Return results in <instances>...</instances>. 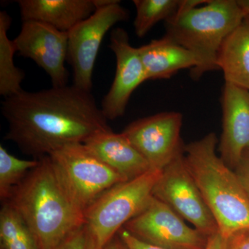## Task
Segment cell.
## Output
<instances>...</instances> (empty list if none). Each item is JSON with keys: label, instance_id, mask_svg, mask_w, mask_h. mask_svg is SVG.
Returning <instances> with one entry per match:
<instances>
[{"label": "cell", "instance_id": "obj_1", "mask_svg": "<svg viewBox=\"0 0 249 249\" xmlns=\"http://www.w3.org/2000/svg\"><path fill=\"white\" fill-rule=\"evenodd\" d=\"M1 112L8 123L5 139L34 160L111 129L91 92L73 85L22 90L5 98Z\"/></svg>", "mask_w": 249, "mask_h": 249}, {"label": "cell", "instance_id": "obj_2", "mask_svg": "<svg viewBox=\"0 0 249 249\" xmlns=\"http://www.w3.org/2000/svg\"><path fill=\"white\" fill-rule=\"evenodd\" d=\"M9 201L27 223L40 249H55L85 223L49 156L39 160Z\"/></svg>", "mask_w": 249, "mask_h": 249}, {"label": "cell", "instance_id": "obj_3", "mask_svg": "<svg viewBox=\"0 0 249 249\" xmlns=\"http://www.w3.org/2000/svg\"><path fill=\"white\" fill-rule=\"evenodd\" d=\"M218 139L211 132L185 145L184 160L223 237L249 228V197L235 172L217 154Z\"/></svg>", "mask_w": 249, "mask_h": 249}, {"label": "cell", "instance_id": "obj_4", "mask_svg": "<svg viewBox=\"0 0 249 249\" xmlns=\"http://www.w3.org/2000/svg\"><path fill=\"white\" fill-rule=\"evenodd\" d=\"M245 16L236 0H210L204 6L175 14L165 21V36L196 57L197 65L191 70L193 80L219 70L221 46Z\"/></svg>", "mask_w": 249, "mask_h": 249}, {"label": "cell", "instance_id": "obj_5", "mask_svg": "<svg viewBox=\"0 0 249 249\" xmlns=\"http://www.w3.org/2000/svg\"><path fill=\"white\" fill-rule=\"evenodd\" d=\"M161 170L152 169L142 176L118 183L85 211V224L98 249L106 246L126 223L146 207Z\"/></svg>", "mask_w": 249, "mask_h": 249}, {"label": "cell", "instance_id": "obj_6", "mask_svg": "<svg viewBox=\"0 0 249 249\" xmlns=\"http://www.w3.org/2000/svg\"><path fill=\"white\" fill-rule=\"evenodd\" d=\"M49 157L73 200L84 213L106 191L125 181L83 143L65 145Z\"/></svg>", "mask_w": 249, "mask_h": 249}, {"label": "cell", "instance_id": "obj_7", "mask_svg": "<svg viewBox=\"0 0 249 249\" xmlns=\"http://www.w3.org/2000/svg\"><path fill=\"white\" fill-rule=\"evenodd\" d=\"M128 18L120 1L100 0L96 11L68 33L67 61L73 69L74 86L91 92L93 67L103 38L116 24Z\"/></svg>", "mask_w": 249, "mask_h": 249}, {"label": "cell", "instance_id": "obj_8", "mask_svg": "<svg viewBox=\"0 0 249 249\" xmlns=\"http://www.w3.org/2000/svg\"><path fill=\"white\" fill-rule=\"evenodd\" d=\"M152 196L170 206L196 230L209 237L219 232L217 222L188 171L184 152L161 170Z\"/></svg>", "mask_w": 249, "mask_h": 249}, {"label": "cell", "instance_id": "obj_9", "mask_svg": "<svg viewBox=\"0 0 249 249\" xmlns=\"http://www.w3.org/2000/svg\"><path fill=\"white\" fill-rule=\"evenodd\" d=\"M123 228L139 240L168 249H205L209 238L153 196L146 207Z\"/></svg>", "mask_w": 249, "mask_h": 249}, {"label": "cell", "instance_id": "obj_10", "mask_svg": "<svg viewBox=\"0 0 249 249\" xmlns=\"http://www.w3.org/2000/svg\"><path fill=\"white\" fill-rule=\"evenodd\" d=\"M182 124L181 113L165 111L133 121L122 133L152 169L162 170L184 152L181 137Z\"/></svg>", "mask_w": 249, "mask_h": 249}, {"label": "cell", "instance_id": "obj_11", "mask_svg": "<svg viewBox=\"0 0 249 249\" xmlns=\"http://www.w3.org/2000/svg\"><path fill=\"white\" fill-rule=\"evenodd\" d=\"M68 33L37 21H24L14 44L19 55L31 59L45 70L54 88L66 86Z\"/></svg>", "mask_w": 249, "mask_h": 249}, {"label": "cell", "instance_id": "obj_12", "mask_svg": "<svg viewBox=\"0 0 249 249\" xmlns=\"http://www.w3.org/2000/svg\"><path fill=\"white\" fill-rule=\"evenodd\" d=\"M109 48L115 54V77L101 109L107 121H114L124 115L132 93L147 79L139 49L131 45L127 31L122 28L111 31Z\"/></svg>", "mask_w": 249, "mask_h": 249}, {"label": "cell", "instance_id": "obj_13", "mask_svg": "<svg viewBox=\"0 0 249 249\" xmlns=\"http://www.w3.org/2000/svg\"><path fill=\"white\" fill-rule=\"evenodd\" d=\"M222 133L220 157L232 170L249 149V89L225 83L222 96Z\"/></svg>", "mask_w": 249, "mask_h": 249}, {"label": "cell", "instance_id": "obj_14", "mask_svg": "<svg viewBox=\"0 0 249 249\" xmlns=\"http://www.w3.org/2000/svg\"><path fill=\"white\" fill-rule=\"evenodd\" d=\"M83 144L125 181L152 170L150 163L122 132L115 133L112 129L99 132L87 139Z\"/></svg>", "mask_w": 249, "mask_h": 249}, {"label": "cell", "instance_id": "obj_15", "mask_svg": "<svg viewBox=\"0 0 249 249\" xmlns=\"http://www.w3.org/2000/svg\"><path fill=\"white\" fill-rule=\"evenodd\" d=\"M21 17L69 33L97 9L100 0H19Z\"/></svg>", "mask_w": 249, "mask_h": 249}, {"label": "cell", "instance_id": "obj_16", "mask_svg": "<svg viewBox=\"0 0 249 249\" xmlns=\"http://www.w3.org/2000/svg\"><path fill=\"white\" fill-rule=\"evenodd\" d=\"M138 49L147 80L169 79L180 70L197 65L191 52L165 35Z\"/></svg>", "mask_w": 249, "mask_h": 249}, {"label": "cell", "instance_id": "obj_17", "mask_svg": "<svg viewBox=\"0 0 249 249\" xmlns=\"http://www.w3.org/2000/svg\"><path fill=\"white\" fill-rule=\"evenodd\" d=\"M217 65L225 83L249 89V15L223 42Z\"/></svg>", "mask_w": 249, "mask_h": 249}, {"label": "cell", "instance_id": "obj_18", "mask_svg": "<svg viewBox=\"0 0 249 249\" xmlns=\"http://www.w3.org/2000/svg\"><path fill=\"white\" fill-rule=\"evenodd\" d=\"M11 18L6 11L0 13V94L5 98L22 91L24 73L15 65L14 41L8 36Z\"/></svg>", "mask_w": 249, "mask_h": 249}, {"label": "cell", "instance_id": "obj_19", "mask_svg": "<svg viewBox=\"0 0 249 249\" xmlns=\"http://www.w3.org/2000/svg\"><path fill=\"white\" fill-rule=\"evenodd\" d=\"M0 249H40L27 223L9 201L0 211Z\"/></svg>", "mask_w": 249, "mask_h": 249}, {"label": "cell", "instance_id": "obj_20", "mask_svg": "<svg viewBox=\"0 0 249 249\" xmlns=\"http://www.w3.org/2000/svg\"><path fill=\"white\" fill-rule=\"evenodd\" d=\"M136 18L134 31L139 37H143L160 21L168 20L178 10V0H134Z\"/></svg>", "mask_w": 249, "mask_h": 249}, {"label": "cell", "instance_id": "obj_21", "mask_svg": "<svg viewBox=\"0 0 249 249\" xmlns=\"http://www.w3.org/2000/svg\"><path fill=\"white\" fill-rule=\"evenodd\" d=\"M39 164V160H21L11 155L0 145V198L7 201L14 188L31 170Z\"/></svg>", "mask_w": 249, "mask_h": 249}, {"label": "cell", "instance_id": "obj_22", "mask_svg": "<svg viewBox=\"0 0 249 249\" xmlns=\"http://www.w3.org/2000/svg\"><path fill=\"white\" fill-rule=\"evenodd\" d=\"M55 249H98L86 224L76 229Z\"/></svg>", "mask_w": 249, "mask_h": 249}, {"label": "cell", "instance_id": "obj_23", "mask_svg": "<svg viewBox=\"0 0 249 249\" xmlns=\"http://www.w3.org/2000/svg\"><path fill=\"white\" fill-rule=\"evenodd\" d=\"M118 235L124 242L126 249H168L151 245V244L139 240L124 228L119 231Z\"/></svg>", "mask_w": 249, "mask_h": 249}, {"label": "cell", "instance_id": "obj_24", "mask_svg": "<svg viewBox=\"0 0 249 249\" xmlns=\"http://www.w3.org/2000/svg\"><path fill=\"white\" fill-rule=\"evenodd\" d=\"M233 170L249 197V149L244 152Z\"/></svg>", "mask_w": 249, "mask_h": 249}, {"label": "cell", "instance_id": "obj_25", "mask_svg": "<svg viewBox=\"0 0 249 249\" xmlns=\"http://www.w3.org/2000/svg\"><path fill=\"white\" fill-rule=\"evenodd\" d=\"M226 249H249V228L240 229L229 235Z\"/></svg>", "mask_w": 249, "mask_h": 249}, {"label": "cell", "instance_id": "obj_26", "mask_svg": "<svg viewBox=\"0 0 249 249\" xmlns=\"http://www.w3.org/2000/svg\"><path fill=\"white\" fill-rule=\"evenodd\" d=\"M210 0H178V8L175 14L188 12L199 7L200 5L206 4Z\"/></svg>", "mask_w": 249, "mask_h": 249}, {"label": "cell", "instance_id": "obj_27", "mask_svg": "<svg viewBox=\"0 0 249 249\" xmlns=\"http://www.w3.org/2000/svg\"><path fill=\"white\" fill-rule=\"evenodd\" d=\"M227 238L223 237L219 232L210 235L205 249H226Z\"/></svg>", "mask_w": 249, "mask_h": 249}, {"label": "cell", "instance_id": "obj_28", "mask_svg": "<svg viewBox=\"0 0 249 249\" xmlns=\"http://www.w3.org/2000/svg\"><path fill=\"white\" fill-rule=\"evenodd\" d=\"M103 249H126V247L117 234Z\"/></svg>", "mask_w": 249, "mask_h": 249}, {"label": "cell", "instance_id": "obj_29", "mask_svg": "<svg viewBox=\"0 0 249 249\" xmlns=\"http://www.w3.org/2000/svg\"><path fill=\"white\" fill-rule=\"evenodd\" d=\"M237 4L245 16L249 15V0H236Z\"/></svg>", "mask_w": 249, "mask_h": 249}]
</instances>
